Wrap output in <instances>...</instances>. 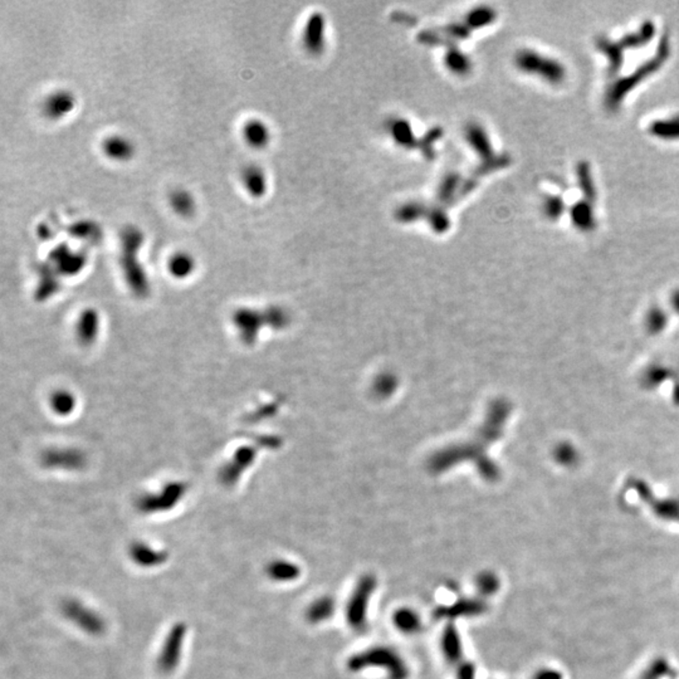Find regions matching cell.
Instances as JSON below:
<instances>
[{
    "mask_svg": "<svg viewBox=\"0 0 679 679\" xmlns=\"http://www.w3.org/2000/svg\"><path fill=\"white\" fill-rule=\"evenodd\" d=\"M347 667L351 672H359L368 667L384 668L390 679H406L409 677V669L404 659L388 647H375L357 653L348 659Z\"/></svg>",
    "mask_w": 679,
    "mask_h": 679,
    "instance_id": "6da1fadb",
    "label": "cell"
},
{
    "mask_svg": "<svg viewBox=\"0 0 679 679\" xmlns=\"http://www.w3.org/2000/svg\"><path fill=\"white\" fill-rule=\"evenodd\" d=\"M668 56H669V43H668L667 38H663L662 43L658 48L656 57L649 59L647 63L640 65L633 74H630L627 79L615 83L614 86L609 90L607 94V106L610 109H616L620 105L623 97H625L629 91L633 87H636L640 81L649 77L651 73L656 72L658 68H660V65L665 63Z\"/></svg>",
    "mask_w": 679,
    "mask_h": 679,
    "instance_id": "7a4b0ae2",
    "label": "cell"
},
{
    "mask_svg": "<svg viewBox=\"0 0 679 679\" xmlns=\"http://www.w3.org/2000/svg\"><path fill=\"white\" fill-rule=\"evenodd\" d=\"M516 65L522 72L532 73L540 76L551 85H558L565 80L566 71L564 65L556 59L543 57L532 51H522L516 56Z\"/></svg>",
    "mask_w": 679,
    "mask_h": 679,
    "instance_id": "3957f363",
    "label": "cell"
},
{
    "mask_svg": "<svg viewBox=\"0 0 679 679\" xmlns=\"http://www.w3.org/2000/svg\"><path fill=\"white\" fill-rule=\"evenodd\" d=\"M376 589V578L373 575H364L351 594L347 603L346 616L348 625L354 630L362 631L366 627V613L368 601Z\"/></svg>",
    "mask_w": 679,
    "mask_h": 679,
    "instance_id": "277c9868",
    "label": "cell"
},
{
    "mask_svg": "<svg viewBox=\"0 0 679 679\" xmlns=\"http://www.w3.org/2000/svg\"><path fill=\"white\" fill-rule=\"evenodd\" d=\"M62 613L77 628L88 636H100L106 630V622L94 609L86 607L80 600L68 599L62 604Z\"/></svg>",
    "mask_w": 679,
    "mask_h": 679,
    "instance_id": "5b68a950",
    "label": "cell"
},
{
    "mask_svg": "<svg viewBox=\"0 0 679 679\" xmlns=\"http://www.w3.org/2000/svg\"><path fill=\"white\" fill-rule=\"evenodd\" d=\"M187 633H188L187 624L182 622L175 623L169 630L156 660V665L160 672L170 674L178 668Z\"/></svg>",
    "mask_w": 679,
    "mask_h": 679,
    "instance_id": "8992f818",
    "label": "cell"
},
{
    "mask_svg": "<svg viewBox=\"0 0 679 679\" xmlns=\"http://www.w3.org/2000/svg\"><path fill=\"white\" fill-rule=\"evenodd\" d=\"M76 96L67 88L54 90L47 94L42 102V114L51 121H59L72 114L76 107Z\"/></svg>",
    "mask_w": 679,
    "mask_h": 679,
    "instance_id": "52a82bcc",
    "label": "cell"
},
{
    "mask_svg": "<svg viewBox=\"0 0 679 679\" xmlns=\"http://www.w3.org/2000/svg\"><path fill=\"white\" fill-rule=\"evenodd\" d=\"M102 154L114 163H129L136 154V147L131 138L121 135L112 134L103 138L101 144Z\"/></svg>",
    "mask_w": 679,
    "mask_h": 679,
    "instance_id": "ba28073f",
    "label": "cell"
},
{
    "mask_svg": "<svg viewBox=\"0 0 679 679\" xmlns=\"http://www.w3.org/2000/svg\"><path fill=\"white\" fill-rule=\"evenodd\" d=\"M129 556L132 563L143 569H154L165 564L169 554L164 550H156L145 542H132L129 547Z\"/></svg>",
    "mask_w": 679,
    "mask_h": 679,
    "instance_id": "9c48e42d",
    "label": "cell"
},
{
    "mask_svg": "<svg viewBox=\"0 0 679 679\" xmlns=\"http://www.w3.org/2000/svg\"><path fill=\"white\" fill-rule=\"evenodd\" d=\"M184 490L181 485H171L159 496H146L138 501L140 511L145 513L159 512L173 508L182 497Z\"/></svg>",
    "mask_w": 679,
    "mask_h": 679,
    "instance_id": "30bf717a",
    "label": "cell"
},
{
    "mask_svg": "<svg viewBox=\"0 0 679 679\" xmlns=\"http://www.w3.org/2000/svg\"><path fill=\"white\" fill-rule=\"evenodd\" d=\"M240 182L247 194L254 199H260L267 193V175L257 164H248L240 171Z\"/></svg>",
    "mask_w": 679,
    "mask_h": 679,
    "instance_id": "8fae6325",
    "label": "cell"
},
{
    "mask_svg": "<svg viewBox=\"0 0 679 679\" xmlns=\"http://www.w3.org/2000/svg\"><path fill=\"white\" fill-rule=\"evenodd\" d=\"M243 140L251 149L262 150L271 143V130L267 123L260 118H249L242 127Z\"/></svg>",
    "mask_w": 679,
    "mask_h": 679,
    "instance_id": "7c38bea8",
    "label": "cell"
},
{
    "mask_svg": "<svg viewBox=\"0 0 679 679\" xmlns=\"http://www.w3.org/2000/svg\"><path fill=\"white\" fill-rule=\"evenodd\" d=\"M167 202H169V205H170L174 213L180 218L188 219V218H191L196 214V198L187 189H173L169 193Z\"/></svg>",
    "mask_w": 679,
    "mask_h": 679,
    "instance_id": "4fadbf2b",
    "label": "cell"
},
{
    "mask_svg": "<svg viewBox=\"0 0 679 679\" xmlns=\"http://www.w3.org/2000/svg\"><path fill=\"white\" fill-rule=\"evenodd\" d=\"M325 25H324V18L321 17H311L309 19V23L304 28V44L309 52H321V48L324 47L325 42Z\"/></svg>",
    "mask_w": 679,
    "mask_h": 679,
    "instance_id": "5bb4252c",
    "label": "cell"
},
{
    "mask_svg": "<svg viewBox=\"0 0 679 679\" xmlns=\"http://www.w3.org/2000/svg\"><path fill=\"white\" fill-rule=\"evenodd\" d=\"M266 574L268 578L275 583H289L301 575V569L291 561L275 560L267 565Z\"/></svg>",
    "mask_w": 679,
    "mask_h": 679,
    "instance_id": "9a60e30c",
    "label": "cell"
},
{
    "mask_svg": "<svg viewBox=\"0 0 679 679\" xmlns=\"http://www.w3.org/2000/svg\"><path fill=\"white\" fill-rule=\"evenodd\" d=\"M169 273L175 278H187L196 269V260L188 252H176L174 253L167 262Z\"/></svg>",
    "mask_w": 679,
    "mask_h": 679,
    "instance_id": "2e32d148",
    "label": "cell"
},
{
    "mask_svg": "<svg viewBox=\"0 0 679 679\" xmlns=\"http://www.w3.org/2000/svg\"><path fill=\"white\" fill-rule=\"evenodd\" d=\"M483 612V605L474 600H461L457 601L452 607H441L437 613L441 616L458 618V616H473L481 614Z\"/></svg>",
    "mask_w": 679,
    "mask_h": 679,
    "instance_id": "e0dca14e",
    "label": "cell"
},
{
    "mask_svg": "<svg viewBox=\"0 0 679 679\" xmlns=\"http://www.w3.org/2000/svg\"><path fill=\"white\" fill-rule=\"evenodd\" d=\"M572 223L580 231H590L595 228V217L593 208L585 202L575 204L570 211Z\"/></svg>",
    "mask_w": 679,
    "mask_h": 679,
    "instance_id": "ac0fdd59",
    "label": "cell"
},
{
    "mask_svg": "<svg viewBox=\"0 0 679 679\" xmlns=\"http://www.w3.org/2000/svg\"><path fill=\"white\" fill-rule=\"evenodd\" d=\"M649 132L658 138L677 140L679 138V116L651 123Z\"/></svg>",
    "mask_w": 679,
    "mask_h": 679,
    "instance_id": "d6986e66",
    "label": "cell"
},
{
    "mask_svg": "<svg viewBox=\"0 0 679 679\" xmlns=\"http://www.w3.org/2000/svg\"><path fill=\"white\" fill-rule=\"evenodd\" d=\"M394 623L397 628L405 634H414L421 628L419 615L410 609H400L394 615Z\"/></svg>",
    "mask_w": 679,
    "mask_h": 679,
    "instance_id": "ffe728a7",
    "label": "cell"
},
{
    "mask_svg": "<svg viewBox=\"0 0 679 679\" xmlns=\"http://www.w3.org/2000/svg\"><path fill=\"white\" fill-rule=\"evenodd\" d=\"M335 612V603L331 598L324 596L321 599L312 603L307 609V619L309 622L320 623L328 619Z\"/></svg>",
    "mask_w": 679,
    "mask_h": 679,
    "instance_id": "44dd1931",
    "label": "cell"
},
{
    "mask_svg": "<svg viewBox=\"0 0 679 679\" xmlns=\"http://www.w3.org/2000/svg\"><path fill=\"white\" fill-rule=\"evenodd\" d=\"M598 47L600 51L605 53L609 59V70L610 73H615L619 71L623 63V48L619 43H613L609 39H599Z\"/></svg>",
    "mask_w": 679,
    "mask_h": 679,
    "instance_id": "7402d4cb",
    "label": "cell"
},
{
    "mask_svg": "<svg viewBox=\"0 0 679 679\" xmlns=\"http://www.w3.org/2000/svg\"><path fill=\"white\" fill-rule=\"evenodd\" d=\"M578 176L580 187L584 190L586 199L594 200L595 199V185H594L593 178L590 174V169L586 163L578 164Z\"/></svg>",
    "mask_w": 679,
    "mask_h": 679,
    "instance_id": "603a6c76",
    "label": "cell"
},
{
    "mask_svg": "<svg viewBox=\"0 0 679 679\" xmlns=\"http://www.w3.org/2000/svg\"><path fill=\"white\" fill-rule=\"evenodd\" d=\"M455 669V679H476L474 665L468 662L466 658H459L452 663H448Z\"/></svg>",
    "mask_w": 679,
    "mask_h": 679,
    "instance_id": "cb8c5ba5",
    "label": "cell"
},
{
    "mask_svg": "<svg viewBox=\"0 0 679 679\" xmlns=\"http://www.w3.org/2000/svg\"><path fill=\"white\" fill-rule=\"evenodd\" d=\"M470 144L477 149V152H479L482 156L483 155H492L491 144L485 136V134L481 129L473 127L472 130H470Z\"/></svg>",
    "mask_w": 679,
    "mask_h": 679,
    "instance_id": "d4e9b609",
    "label": "cell"
},
{
    "mask_svg": "<svg viewBox=\"0 0 679 679\" xmlns=\"http://www.w3.org/2000/svg\"><path fill=\"white\" fill-rule=\"evenodd\" d=\"M565 204L560 196H546L543 202V211L550 219H557L563 214Z\"/></svg>",
    "mask_w": 679,
    "mask_h": 679,
    "instance_id": "484cf974",
    "label": "cell"
},
{
    "mask_svg": "<svg viewBox=\"0 0 679 679\" xmlns=\"http://www.w3.org/2000/svg\"><path fill=\"white\" fill-rule=\"evenodd\" d=\"M477 586L481 593L490 594L494 590L496 583L490 574H482L478 576Z\"/></svg>",
    "mask_w": 679,
    "mask_h": 679,
    "instance_id": "4316f807",
    "label": "cell"
}]
</instances>
